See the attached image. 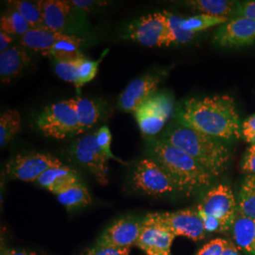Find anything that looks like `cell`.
Wrapping results in <instances>:
<instances>
[{
    "mask_svg": "<svg viewBox=\"0 0 255 255\" xmlns=\"http://www.w3.org/2000/svg\"><path fill=\"white\" fill-rule=\"evenodd\" d=\"M176 118L183 126L217 139L240 137V119L235 101L227 95L184 101Z\"/></svg>",
    "mask_w": 255,
    "mask_h": 255,
    "instance_id": "obj_1",
    "label": "cell"
},
{
    "mask_svg": "<svg viewBox=\"0 0 255 255\" xmlns=\"http://www.w3.org/2000/svg\"><path fill=\"white\" fill-rule=\"evenodd\" d=\"M163 140L191 156L213 177L223 173L227 168L228 148L217 138L178 123L165 132Z\"/></svg>",
    "mask_w": 255,
    "mask_h": 255,
    "instance_id": "obj_2",
    "label": "cell"
},
{
    "mask_svg": "<svg viewBox=\"0 0 255 255\" xmlns=\"http://www.w3.org/2000/svg\"><path fill=\"white\" fill-rule=\"evenodd\" d=\"M152 159L169 175L179 191L192 192L208 186L213 176L191 156L163 139L150 141Z\"/></svg>",
    "mask_w": 255,
    "mask_h": 255,
    "instance_id": "obj_3",
    "label": "cell"
},
{
    "mask_svg": "<svg viewBox=\"0 0 255 255\" xmlns=\"http://www.w3.org/2000/svg\"><path fill=\"white\" fill-rule=\"evenodd\" d=\"M143 224L164 229L174 237H185L194 241L205 237V230L198 210L149 213L143 219Z\"/></svg>",
    "mask_w": 255,
    "mask_h": 255,
    "instance_id": "obj_4",
    "label": "cell"
},
{
    "mask_svg": "<svg viewBox=\"0 0 255 255\" xmlns=\"http://www.w3.org/2000/svg\"><path fill=\"white\" fill-rule=\"evenodd\" d=\"M37 127L47 137L64 139L82 133L71 100L46 106L36 119Z\"/></svg>",
    "mask_w": 255,
    "mask_h": 255,
    "instance_id": "obj_5",
    "label": "cell"
},
{
    "mask_svg": "<svg viewBox=\"0 0 255 255\" xmlns=\"http://www.w3.org/2000/svg\"><path fill=\"white\" fill-rule=\"evenodd\" d=\"M130 179L137 191L150 197H163L178 190L169 175L152 158L140 160Z\"/></svg>",
    "mask_w": 255,
    "mask_h": 255,
    "instance_id": "obj_6",
    "label": "cell"
},
{
    "mask_svg": "<svg viewBox=\"0 0 255 255\" xmlns=\"http://www.w3.org/2000/svg\"><path fill=\"white\" fill-rule=\"evenodd\" d=\"M62 165V161L53 155L31 151L10 159L6 164V173L13 180L33 182L48 169Z\"/></svg>",
    "mask_w": 255,
    "mask_h": 255,
    "instance_id": "obj_7",
    "label": "cell"
},
{
    "mask_svg": "<svg viewBox=\"0 0 255 255\" xmlns=\"http://www.w3.org/2000/svg\"><path fill=\"white\" fill-rule=\"evenodd\" d=\"M197 210L201 214L218 219L225 231L233 226L238 214L235 195L225 184H219L210 189Z\"/></svg>",
    "mask_w": 255,
    "mask_h": 255,
    "instance_id": "obj_8",
    "label": "cell"
},
{
    "mask_svg": "<svg viewBox=\"0 0 255 255\" xmlns=\"http://www.w3.org/2000/svg\"><path fill=\"white\" fill-rule=\"evenodd\" d=\"M167 30L166 11L153 12L133 21L127 27L125 37L148 46H165Z\"/></svg>",
    "mask_w": 255,
    "mask_h": 255,
    "instance_id": "obj_9",
    "label": "cell"
},
{
    "mask_svg": "<svg viewBox=\"0 0 255 255\" xmlns=\"http://www.w3.org/2000/svg\"><path fill=\"white\" fill-rule=\"evenodd\" d=\"M72 155L79 162L91 172L101 185L108 183L107 157L102 152L97 142L95 134H87L78 139L72 148Z\"/></svg>",
    "mask_w": 255,
    "mask_h": 255,
    "instance_id": "obj_10",
    "label": "cell"
},
{
    "mask_svg": "<svg viewBox=\"0 0 255 255\" xmlns=\"http://www.w3.org/2000/svg\"><path fill=\"white\" fill-rule=\"evenodd\" d=\"M142 227L143 219L131 217L118 219L103 232L96 244L119 249H130L135 246Z\"/></svg>",
    "mask_w": 255,
    "mask_h": 255,
    "instance_id": "obj_11",
    "label": "cell"
},
{
    "mask_svg": "<svg viewBox=\"0 0 255 255\" xmlns=\"http://www.w3.org/2000/svg\"><path fill=\"white\" fill-rule=\"evenodd\" d=\"M214 42L223 47H239L255 43V20L238 16L220 26Z\"/></svg>",
    "mask_w": 255,
    "mask_h": 255,
    "instance_id": "obj_12",
    "label": "cell"
},
{
    "mask_svg": "<svg viewBox=\"0 0 255 255\" xmlns=\"http://www.w3.org/2000/svg\"><path fill=\"white\" fill-rule=\"evenodd\" d=\"M161 82L160 77L146 74L128 84L119 96V107L125 113H133L154 95Z\"/></svg>",
    "mask_w": 255,
    "mask_h": 255,
    "instance_id": "obj_13",
    "label": "cell"
},
{
    "mask_svg": "<svg viewBox=\"0 0 255 255\" xmlns=\"http://www.w3.org/2000/svg\"><path fill=\"white\" fill-rule=\"evenodd\" d=\"M175 237L164 229L143 224L135 246L146 255H171Z\"/></svg>",
    "mask_w": 255,
    "mask_h": 255,
    "instance_id": "obj_14",
    "label": "cell"
},
{
    "mask_svg": "<svg viewBox=\"0 0 255 255\" xmlns=\"http://www.w3.org/2000/svg\"><path fill=\"white\" fill-rule=\"evenodd\" d=\"M43 11L46 29L66 34V29L76 9L70 1L42 0L39 1Z\"/></svg>",
    "mask_w": 255,
    "mask_h": 255,
    "instance_id": "obj_15",
    "label": "cell"
},
{
    "mask_svg": "<svg viewBox=\"0 0 255 255\" xmlns=\"http://www.w3.org/2000/svg\"><path fill=\"white\" fill-rule=\"evenodd\" d=\"M30 64V59L25 47L11 46L5 52L0 53V79L4 83L9 82L12 79L22 73L23 70Z\"/></svg>",
    "mask_w": 255,
    "mask_h": 255,
    "instance_id": "obj_16",
    "label": "cell"
},
{
    "mask_svg": "<svg viewBox=\"0 0 255 255\" xmlns=\"http://www.w3.org/2000/svg\"><path fill=\"white\" fill-rule=\"evenodd\" d=\"M81 182L78 173L68 166L62 165L48 169L38 180L37 183L46 190L58 195L69 186Z\"/></svg>",
    "mask_w": 255,
    "mask_h": 255,
    "instance_id": "obj_17",
    "label": "cell"
},
{
    "mask_svg": "<svg viewBox=\"0 0 255 255\" xmlns=\"http://www.w3.org/2000/svg\"><path fill=\"white\" fill-rule=\"evenodd\" d=\"M66 35L67 34L54 32L45 28H30L27 33L21 37L20 44L25 48L46 56L55 44L64 39Z\"/></svg>",
    "mask_w": 255,
    "mask_h": 255,
    "instance_id": "obj_18",
    "label": "cell"
},
{
    "mask_svg": "<svg viewBox=\"0 0 255 255\" xmlns=\"http://www.w3.org/2000/svg\"><path fill=\"white\" fill-rule=\"evenodd\" d=\"M233 236L237 248L255 255V219L238 213L233 224Z\"/></svg>",
    "mask_w": 255,
    "mask_h": 255,
    "instance_id": "obj_19",
    "label": "cell"
},
{
    "mask_svg": "<svg viewBox=\"0 0 255 255\" xmlns=\"http://www.w3.org/2000/svg\"><path fill=\"white\" fill-rule=\"evenodd\" d=\"M134 116L142 133L147 136H153L159 133L167 120L146 102L134 112Z\"/></svg>",
    "mask_w": 255,
    "mask_h": 255,
    "instance_id": "obj_20",
    "label": "cell"
},
{
    "mask_svg": "<svg viewBox=\"0 0 255 255\" xmlns=\"http://www.w3.org/2000/svg\"><path fill=\"white\" fill-rule=\"evenodd\" d=\"M83 40L72 34H67L64 39L55 44L52 49L46 54L53 58L55 62H68L79 60L84 55L81 52Z\"/></svg>",
    "mask_w": 255,
    "mask_h": 255,
    "instance_id": "obj_21",
    "label": "cell"
},
{
    "mask_svg": "<svg viewBox=\"0 0 255 255\" xmlns=\"http://www.w3.org/2000/svg\"><path fill=\"white\" fill-rule=\"evenodd\" d=\"M186 3L201 14L226 18L232 13H236L238 6L237 2L228 0H194Z\"/></svg>",
    "mask_w": 255,
    "mask_h": 255,
    "instance_id": "obj_22",
    "label": "cell"
},
{
    "mask_svg": "<svg viewBox=\"0 0 255 255\" xmlns=\"http://www.w3.org/2000/svg\"><path fill=\"white\" fill-rule=\"evenodd\" d=\"M71 101L80 122L82 132L99 122L101 117V112L97 102L80 97L72 99Z\"/></svg>",
    "mask_w": 255,
    "mask_h": 255,
    "instance_id": "obj_23",
    "label": "cell"
},
{
    "mask_svg": "<svg viewBox=\"0 0 255 255\" xmlns=\"http://www.w3.org/2000/svg\"><path fill=\"white\" fill-rule=\"evenodd\" d=\"M56 196L59 202L68 210L83 208L92 203L91 195L82 182L75 183Z\"/></svg>",
    "mask_w": 255,
    "mask_h": 255,
    "instance_id": "obj_24",
    "label": "cell"
},
{
    "mask_svg": "<svg viewBox=\"0 0 255 255\" xmlns=\"http://www.w3.org/2000/svg\"><path fill=\"white\" fill-rule=\"evenodd\" d=\"M9 6L19 12L24 18L26 19L27 23L31 28H45V22L43 11L39 1H26V0H12L8 1Z\"/></svg>",
    "mask_w": 255,
    "mask_h": 255,
    "instance_id": "obj_25",
    "label": "cell"
},
{
    "mask_svg": "<svg viewBox=\"0 0 255 255\" xmlns=\"http://www.w3.org/2000/svg\"><path fill=\"white\" fill-rule=\"evenodd\" d=\"M21 116L16 110H8L0 117V146H6L21 131Z\"/></svg>",
    "mask_w": 255,
    "mask_h": 255,
    "instance_id": "obj_26",
    "label": "cell"
},
{
    "mask_svg": "<svg viewBox=\"0 0 255 255\" xmlns=\"http://www.w3.org/2000/svg\"><path fill=\"white\" fill-rule=\"evenodd\" d=\"M238 213L255 219V175H248L241 185Z\"/></svg>",
    "mask_w": 255,
    "mask_h": 255,
    "instance_id": "obj_27",
    "label": "cell"
},
{
    "mask_svg": "<svg viewBox=\"0 0 255 255\" xmlns=\"http://www.w3.org/2000/svg\"><path fill=\"white\" fill-rule=\"evenodd\" d=\"M228 21L229 18L226 17H216L206 14H198L191 17L182 18V27L185 31L197 34L210 27L222 26Z\"/></svg>",
    "mask_w": 255,
    "mask_h": 255,
    "instance_id": "obj_28",
    "label": "cell"
},
{
    "mask_svg": "<svg viewBox=\"0 0 255 255\" xmlns=\"http://www.w3.org/2000/svg\"><path fill=\"white\" fill-rule=\"evenodd\" d=\"M167 15V30L165 46L172 44H186L190 42L196 34L185 31L182 27V17L176 16L172 13L166 11Z\"/></svg>",
    "mask_w": 255,
    "mask_h": 255,
    "instance_id": "obj_29",
    "label": "cell"
},
{
    "mask_svg": "<svg viewBox=\"0 0 255 255\" xmlns=\"http://www.w3.org/2000/svg\"><path fill=\"white\" fill-rule=\"evenodd\" d=\"M1 31L8 34H15L23 36L31 28L29 24L19 12L12 9L4 14L0 20Z\"/></svg>",
    "mask_w": 255,
    "mask_h": 255,
    "instance_id": "obj_30",
    "label": "cell"
},
{
    "mask_svg": "<svg viewBox=\"0 0 255 255\" xmlns=\"http://www.w3.org/2000/svg\"><path fill=\"white\" fill-rule=\"evenodd\" d=\"M108 49H106L103 54L101 55V58L97 61H91L88 60L85 56L82 58L79 64V69H78V77L77 81L75 82V86L79 89L82 87L84 84L92 82L99 71V66L103 61L105 55L107 54Z\"/></svg>",
    "mask_w": 255,
    "mask_h": 255,
    "instance_id": "obj_31",
    "label": "cell"
},
{
    "mask_svg": "<svg viewBox=\"0 0 255 255\" xmlns=\"http://www.w3.org/2000/svg\"><path fill=\"white\" fill-rule=\"evenodd\" d=\"M83 57L75 61L55 62V73L64 82H71L75 84L78 77L79 64Z\"/></svg>",
    "mask_w": 255,
    "mask_h": 255,
    "instance_id": "obj_32",
    "label": "cell"
},
{
    "mask_svg": "<svg viewBox=\"0 0 255 255\" xmlns=\"http://www.w3.org/2000/svg\"><path fill=\"white\" fill-rule=\"evenodd\" d=\"M96 138H97V142L99 144V146L101 148L102 152L107 157V159H113L115 161H119L120 163H123L122 161H120L119 158H117L113 151H112V133L110 131L109 128L104 126L101 127L96 133Z\"/></svg>",
    "mask_w": 255,
    "mask_h": 255,
    "instance_id": "obj_33",
    "label": "cell"
},
{
    "mask_svg": "<svg viewBox=\"0 0 255 255\" xmlns=\"http://www.w3.org/2000/svg\"><path fill=\"white\" fill-rule=\"evenodd\" d=\"M129 252L130 249H119L96 244L85 250L82 255H129Z\"/></svg>",
    "mask_w": 255,
    "mask_h": 255,
    "instance_id": "obj_34",
    "label": "cell"
},
{
    "mask_svg": "<svg viewBox=\"0 0 255 255\" xmlns=\"http://www.w3.org/2000/svg\"><path fill=\"white\" fill-rule=\"evenodd\" d=\"M228 241L222 238H217L201 247L196 255H222Z\"/></svg>",
    "mask_w": 255,
    "mask_h": 255,
    "instance_id": "obj_35",
    "label": "cell"
},
{
    "mask_svg": "<svg viewBox=\"0 0 255 255\" xmlns=\"http://www.w3.org/2000/svg\"><path fill=\"white\" fill-rule=\"evenodd\" d=\"M242 136L247 143H255V115L252 116L243 123L241 129Z\"/></svg>",
    "mask_w": 255,
    "mask_h": 255,
    "instance_id": "obj_36",
    "label": "cell"
},
{
    "mask_svg": "<svg viewBox=\"0 0 255 255\" xmlns=\"http://www.w3.org/2000/svg\"><path fill=\"white\" fill-rule=\"evenodd\" d=\"M242 169L249 175H255V143L247 151L243 160Z\"/></svg>",
    "mask_w": 255,
    "mask_h": 255,
    "instance_id": "obj_37",
    "label": "cell"
},
{
    "mask_svg": "<svg viewBox=\"0 0 255 255\" xmlns=\"http://www.w3.org/2000/svg\"><path fill=\"white\" fill-rule=\"evenodd\" d=\"M236 14L241 17H248L255 20V1L238 3Z\"/></svg>",
    "mask_w": 255,
    "mask_h": 255,
    "instance_id": "obj_38",
    "label": "cell"
},
{
    "mask_svg": "<svg viewBox=\"0 0 255 255\" xmlns=\"http://www.w3.org/2000/svg\"><path fill=\"white\" fill-rule=\"evenodd\" d=\"M71 4L75 8L79 9H87L95 8L97 6H103L106 5V2H101V1H94V0H72L70 1Z\"/></svg>",
    "mask_w": 255,
    "mask_h": 255,
    "instance_id": "obj_39",
    "label": "cell"
},
{
    "mask_svg": "<svg viewBox=\"0 0 255 255\" xmlns=\"http://www.w3.org/2000/svg\"><path fill=\"white\" fill-rule=\"evenodd\" d=\"M1 255H40L36 252L26 250H15L7 247H1Z\"/></svg>",
    "mask_w": 255,
    "mask_h": 255,
    "instance_id": "obj_40",
    "label": "cell"
},
{
    "mask_svg": "<svg viewBox=\"0 0 255 255\" xmlns=\"http://www.w3.org/2000/svg\"><path fill=\"white\" fill-rule=\"evenodd\" d=\"M13 38L6 32L0 31V52H5L7 49H9V45L12 43Z\"/></svg>",
    "mask_w": 255,
    "mask_h": 255,
    "instance_id": "obj_41",
    "label": "cell"
},
{
    "mask_svg": "<svg viewBox=\"0 0 255 255\" xmlns=\"http://www.w3.org/2000/svg\"><path fill=\"white\" fill-rule=\"evenodd\" d=\"M222 255H240L238 252V248H237L233 242L228 241L227 246L224 249Z\"/></svg>",
    "mask_w": 255,
    "mask_h": 255,
    "instance_id": "obj_42",
    "label": "cell"
}]
</instances>
